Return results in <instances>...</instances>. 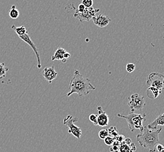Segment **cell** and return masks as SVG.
I'll list each match as a JSON object with an SVG mask.
<instances>
[{
	"mask_svg": "<svg viewBox=\"0 0 164 152\" xmlns=\"http://www.w3.org/2000/svg\"><path fill=\"white\" fill-rule=\"evenodd\" d=\"M69 89L70 91L67 94V97L76 93L79 97H81L87 95L91 90H95L96 88L88 78L81 75L78 70H75L74 76L70 81Z\"/></svg>",
	"mask_w": 164,
	"mask_h": 152,
	"instance_id": "1",
	"label": "cell"
},
{
	"mask_svg": "<svg viewBox=\"0 0 164 152\" xmlns=\"http://www.w3.org/2000/svg\"><path fill=\"white\" fill-rule=\"evenodd\" d=\"M162 129V126L155 131L150 130L146 126H143L140 129V132L137 134V141L140 146L148 149L149 152H156V145L161 143L159 134Z\"/></svg>",
	"mask_w": 164,
	"mask_h": 152,
	"instance_id": "2",
	"label": "cell"
},
{
	"mask_svg": "<svg viewBox=\"0 0 164 152\" xmlns=\"http://www.w3.org/2000/svg\"><path fill=\"white\" fill-rule=\"evenodd\" d=\"M117 116L126 119L130 130L133 132L136 129H141L144 126L143 125V122L146 121V114H140L136 113H130L128 115H123L118 114Z\"/></svg>",
	"mask_w": 164,
	"mask_h": 152,
	"instance_id": "3",
	"label": "cell"
},
{
	"mask_svg": "<svg viewBox=\"0 0 164 152\" xmlns=\"http://www.w3.org/2000/svg\"><path fill=\"white\" fill-rule=\"evenodd\" d=\"M128 105L131 113L136 111H141L146 106V101L144 96L137 93H135L129 97Z\"/></svg>",
	"mask_w": 164,
	"mask_h": 152,
	"instance_id": "4",
	"label": "cell"
},
{
	"mask_svg": "<svg viewBox=\"0 0 164 152\" xmlns=\"http://www.w3.org/2000/svg\"><path fill=\"white\" fill-rule=\"evenodd\" d=\"M78 118L69 115L66 118H64L63 121V124L66 126L68 128H69V130L68 131V132L69 134H71L76 138L79 139L82 134L81 129V128L78 127V126L74 124V122H78Z\"/></svg>",
	"mask_w": 164,
	"mask_h": 152,
	"instance_id": "5",
	"label": "cell"
},
{
	"mask_svg": "<svg viewBox=\"0 0 164 152\" xmlns=\"http://www.w3.org/2000/svg\"><path fill=\"white\" fill-rule=\"evenodd\" d=\"M147 84L149 87H153L162 92L164 89V74L157 72L151 73L147 78Z\"/></svg>",
	"mask_w": 164,
	"mask_h": 152,
	"instance_id": "6",
	"label": "cell"
},
{
	"mask_svg": "<svg viewBox=\"0 0 164 152\" xmlns=\"http://www.w3.org/2000/svg\"><path fill=\"white\" fill-rule=\"evenodd\" d=\"M99 9H94L92 7L87 8L82 12H79L77 10L75 12L74 16V17L81 22H83L84 21H89L94 17H95V14L99 11Z\"/></svg>",
	"mask_w": 164,
	"mask_h": 152,
	"instance_id": "7",
	"label": "cell"
},
{
	"mask_svg": "<svg viewBox=\"0 0 164 152\" xmlns=\"http://www.w3.org/2000/svg\"><path fill=\"white\" fill-rule=\"evenodd\" d=\"M21 39H22V40H23L24 42H25L27 44L29 45V46L32 49V50H34V52H35L36 56L37 57V68L38 69H40L42 67V64H41V61H40V55L39 53L37 47L36 46V45L34 44V42L32 41V40L31 39V38L30 37V36H29L28 34H26L25 35H23V36H20L19 37Z\"/></svg>",
	"mask_w": 164,
	"mask_h": 152,
	"instance_id": "8",
	"label": "cell"
},
{
	"mask_svg": "<svg viewBox=\"0 0 164 152\" xmlns=\"http://www.w3.org/2000/svg\"><path fill=\"white\" fill-rule=\"evenodd\" d=\"M98 115V125L101 127H104L108 125L109 118L108 114L103 111L101 107L97 108Z\"/></svg>",
	"mask_w": 164,
	"mask_h": 152,
	"instance_id": "9",
	"label": "cell"
},
{
	"mask_svg": "<svg viewBox=\"0 0 164 152\" xmlns=\"http://www.w3.org/2000/svg\"><path fill=\"white\" fill-rule=\"evenodd\" d=\"M92 19L95 25L100 27H106L111 21V18L104 14H99L95 16L92 18Z\"/></svg>",
	"mask_w": 164,
	"mask_h": 152,
	"instance_id": "10",
	"label": "cell"
},
{
	"mask_svg": "<svg viewBox=\"0 0 164 152\" xmlns=\"http://www.w3.org/2000/svg\"><path fill=\"white\" fill-rule=\"evenodd\" d=\"M57 74L58 73L56 72L54 66H52L50 67H46L42 71V75L44 78L50 84L52 83V81L56 78Z\"/></svg>",
	"mask_w": 164,
	"mask_h": 152,
	"instance_id": "11",
	"label": "cell"
},
{
	"mask_svg": "<svg viewBox=\"0 0 164 152\" xmlns=\"http://www.w3.org/2000/svg\"><path fill=\"white\" fill-rule=\"evenodd\" d=\"M136 150V147L135 144L132 143L129 138L125 139V140L121 144L119 148L120 152H133Z\"/></svg>",
	"mask_w": 164,
	"mask_h": 152,
	"instance_id": "12",
	"label": "cell"
},
{
	"mask_svg": "<svg viewBox=\"0 0 164 152\" xmlns=\"http://www.w3.org/2000/svg\"><path fill=\"white\" fill-rule=\"evenodd\" d=\"M158 125L164 126V113L159 115L153 122L147 126L150 130L155 131L157 129Z\"/></svg>",
	"mask_w": 164,
	"mask_h": 152,
	"instance_id": "13",
	"label": "cell"
},
{
	"mask_svg": "<svg viewBox=\"0 0 164 152\" xmlns=\"http://www.w3.org/2000/svg\"><path fill=\"white\" fill-rule=\"evenodd\" d=\"M66 50L61 47H59L56 52L53 54L51 58V60H61L63 63H65L67 62V61L64 59V54L66 53Z\"/></svg>",
	"mask_w": 164,
	"mask_h": 152,
	"instance_id": "14",
	"label": "cell"
},
{
	"mask_svg": "<svg viewBox=\"0 0 164 152\" xmlns=\"http://www.w3.org/2000/svg\"><path fill=\"white\" fill-rule=\"evenodd\" d=\"M161 93V91H159L158 89L156 88H154L153 87H149L147 89L146 91V94L147 96L149 99H156L159 96V95Z\"/></svg>",
	"mask_w": 164,
	"mask_h": 152,
	"instance_id": "15",
	"label": "cell"
},
{
	"mask_svg": "<svg viewBox=\"0 0 164 152\" xmlns=\"http://www.w3.org/2000/svg\"><path fill=\"white\" fill-rule=\"evenodd\" d=\"M11 29L14 30L15 33L17 34L19 37L23 36L26 34H28V32L26 30V27L25 26H21V27H16L15 25H13L11 27Z\"/></svg>",
	"mask_w": 164,
	"mask_h": 152,
	"instance_id": "16",
	"label": "cell"
},
{
	"mask_svg": "<svg viewBox=\"0 0 164 152\" xmlns=\"http://www.w3.org/2000/svg\"><path fill=\"white\" fill-rule=\"evenodd\" d=\"M9 15L10 17V18L12 19H17L19 16V11H18V9L16 8L15 5H12L11 8V9L9 10Z\"/></svg>",
	"mask_w": 164,
	"mask_h": 152,
	"instance_id": "17",
	"label": "cell"
},
{
	"mask_svg": "<svg viewBox=\"0 0 164 152\" xmlns=\"http://www.w3.org/2000/svg\"><path fill=\"white\" fill-rule=\"evenodd\" d=\"M8 67H5L4 63H1L0 64V79L4 78L5 76L6 73L8 71Z\"/></svg>",
	"mask_w": 164,
	"mask_h": 152,
	"instance_id": "18",
	"label": "cell"
},
{
	"mask_svg": "<svg viewBox=\"0 0 164 152\" xmlns=\"http://www.w3.org/2000/svg\"><path fill=\"white\" fill-rule=\"evenodd\" d=\"M108 134L109 135L113 137H116L117 136H118V131L116 129V128L115 127H113V126H111L108 129Z\"/></svg>",
	"mask_w": 164,
	"mask_h": 152,
	"instance_id": "19",
	"label": "cell"
},
{
	"mask_svg": "<svg viewBox=\"0 0 164 152\" xmlns=\"http://www.w3.org/2000/svg\"><path fill=\"white\" fill-rule=\"evenodd\" d=\"M115 141V138L112 137L109 135H108L105 139H104V142L105 143L108 145V146H112L113 144L114 143Z\"/></svg>",
	"mask_w": 164,
	"mask_h": 152,
	"instance_id": "20",
	"label": "cell"
},
{
	"mask_svg": "<svg viewBox=\"0 0 164 152\" xmlns=\"http://www.w3.org/2000/svg\"><path fill=\"white\" fill-rule=\"evenodd\" d=\"M98 135H99V137L100 139H104V140L109 135L108 129H102V130H101L99 131V134H98Z\"/></svg>",
	"mask_w": 164,
	"mask_h": 152,
	"instance_id": "21",
	"label": "cell"
},
{
	"mask_svg": "<svg viewBox=\"0 0 164 152\" xmlns=\"http://www.w3.org/2000/svg\"><path fill=\"white\" fill-rule=\"evenodd\" d=\"M89 119L95 125H98V115H97L94 114H91L89 116Z\"/></svg>",
	"mask_w": 164,
	"mask_h": 152,
	"instance_id": "22",
	"label": "cell"
},
{
	"mask_svg": "<svg viewBox=\"0 0 164 152\" xmlns=\"http://www.w3.org/2000/svg\"><path fill=\"white\" fill-rule=\"evenodd\" d=\"M136 69V65L133 63H127L126 65V71L129 73H131L133 72Z\"/></svg>",
	"mask_w": 164,
	"mask_h": 152,
	"instance_id": "23",
	"label": "cell"
},
{
	"mask_svg": "<svg viewBox=\"0 0 164 152\" xmlns=\"http://www.w3.org/2000/svg\"><path fill=\"white\" fill-rule=\"evenodd\" d=\"M86 8H88L93 5V0H82V3Z\"/></svg>",
	"mask_w": 164,
	"mask_h": 152,
	"instance_id": "24",
	"label": "cell"
},
{
	"mask_svg": "<svg viewBox=\"0 0 164 152\" xmlns=\"http://www.w3.org/2000/svg\"><path fill=\"white\" fill-rule=\"evenodd\" d=\"M125 139L126 137L123 135H118L115 137V140L121 143H122L125 140Z\"/></svg>",
	"mask_w": 164,
	"mask_h": 152,
	"instance_id": "25",
	"label": "cell"
},
{
	"mask_svg": "<svg viewBox=\"0 0 164 152\" xmlns=\"http://www.w3.org/2000/svg\"><path fill=\"white\" fill-rule=\"evenodd\" d=\"M85 9H86V7L82 4H79L78 5L77 11H78V12H84L85 10Z\"/></svg>",
	"mask_w": 164,
	"mask_h": 152,
	"instance_id": "26",
	"label": "cell"
},
{
	"mask_svg": "<svg viewBox=\"0 0 164 152\" xmlns=\"http://www.w3.org/2000/svg\"><path fill=\"white\" fill-rule=\"evenodd\" d=\"M164 148V146L161 143H159L156 146V150H157L158 152H161Z\"/></svg>",
	"mask_w": 164,
	"mask_h": 152,
	"instance_id": "27",
	"label": "cell"
},
{
	"mask_svg": "<svg viewBox=\"0 0 164 152\" xmlns=\"http://www.w3.org/2000/svg\"><path fill=\"white\" fill-rule=\"evenodd\" d=\"M164 152V148L163 149H162V150H161V152Z\"/></svg>",
	"mask_w": 164,
	"mask_h": 152,
	"instance_id": "28",
	"label": "cell"
},
{
	"mask_svg": "<svg viewBox=\"0 0 164 152\" xmlns=\"http://www.w3.org/2000/svg\"><path fill=\"white\" fill-rule=\"evenodd\" d=\"M1 64V63H0V64Z\"/></svg>",
	"mask_w": 164,
	"mask_h": 152,
	"instance_id": "29",
	"label": "cell"
}]
</instances>
